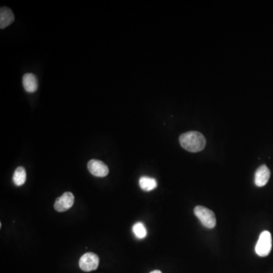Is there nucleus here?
Segmentation results:
<instances>
[{
	"mask_svg": "<svg viewBox=\"0 0 273 273\" xmlns=\"http://www.w3.org/2000/svg\"><path fill=\"white\" fill-rule=\"evenodd\" d=\"M26 170L22 167H18L13 175V182L17 186H22L26 182Z\"/></svg>",
	"mask_w": 273,
	"mask_h": 273,
	"instance_id": "11",
	"label": "nucleus"
},
{
	"mask_svg": "<svg viewBox=\"0 0 273 273\" xmlns=\"http://www.w3.org/2000/svg\"><path fill=\"white\" fill-rule=\"evenodd\" d=\"M270 178V171L266 166L262 165L257 169L255 173L254 182L257 187H263L268 183Z\"/></svg>",
	"mask_w": 273,
	"mask_h": 273,
	"instance_id": "7",
	"label": "nucleus"
},
{
	"mask_svg": "<svg viewBox=\"0 0 273 273\" xmlns=\"http://www.w3.org/2000/svg\"><path fill=\"white\" fill-rule=\"evenodd\" d=\"M99 259L97 255L93 253H86L81 256L79 261V266L84 271L96 270L99 266Z\"/></svg>",
	"mask_w": 273,
	"mask_h": 273,
	"instance_id": "4",
	"label": "nucleus"
},
{
	"mask_svg": "<svg viewBox=\"0 0 273 273\" xmlns=\"http://www.w3.org/2000/svg\"><path fill=\"white\" fill-rule=\"evenodd\" d=\"M194 214L203 226L207 229H213L216 225L215 214L204 206H197L194 209Z\"/></svg>",
	"mask_w": 273,
	"mask_h": 273,
	"instance_id": "2",
	"label": "nucleus"
},
{
	"mask_svg": "<svg viewBox=\"0 0 273 273\" xmlns=\"http://www.w3.org/2000/svg\"><path fill=\"white\" fill-rule=\"evenodd\" d=\"M23 86L25 90L28 93H34L37 90L38 83L35 75L33 74H25L23 77Z\"/></svg>",
	"mask_w": 273,
	"mask_h": 273,
	"instance_id": "9",
	"label": "nucleus"
},
{
	"mask_svg": "<svg viewBox=\"0 0 273 273\" xmlns=\"http://www.w3.org/2000/svg\"><path fill=\"white\" fill-rule=\"evenodd\" d=\"M150 273H162V271H159V270H153V271H152Z\"/></svg>",
	"mask_w": 273,
	"mask_h": 273,
	"instance_id": "13",
	"label": "nucleus"
},
{
	"mask_svg": "<svg viewBox=\"0 0 273 273\" xmlns=\"http://www.w3.org/2000/svg\"><path fill=\"white\" fill-rule=\"evenodd\" d=\"M87 169L93 176L105 177L108 174V168L103 162L97 159H91L87 163Z\"/></svg>",
	"mask_w": 273,
	"mask_h": 273,
	"instance_id": "6",
	"label": "nucleus"
},
{
	"mask_svg": "<svg viewBox=\"0 0 273 273\" xmlns=\"http://www.w3.org/2000/svg\"><path fill=\"white\" fill-rule=\"evenodd\" d=\"M15 21L13 11L7 7H2L0 10V28L4 29Z\"/></svg>",
	"mask_w": 273,
	"mask_h": 273,
	"instance_id": "8",
	"label": "nucleus"
},
{
	"mask_svg": "<svg viewBox=\"0 0 273 273\" xmlns=\"http://www.w3.org/2000/svg\"><path fill=\"white\" fill-rule=\"evenodd\" d=\"M179 141L185 150L191 153L201 151L206 146L204 136L197 131H189L182 134L179 138Z\"/></svg>",
	"mask_w": 273,
	"mask_h": 273,
	"instance_id": "1",
	"label": "nucleus"
},
{
	"mask_svg": "<svg viewBox=\"0 0 273 273\" xmlns=\"http://www.w3.org/2000/svg\"><path fill=\"white\" fill-rule=\"evenodd\" d=\"M75 197L71 192H66L56 200L54 208L57 212H66L73 206Z\"/></svg>",
	"mask_w": 273,
	"mask_h": 273,
	"instance_id": "5",
	"label": "nucleus"
},
{
	"mask_svg": "<svg viewBox=\"0 0 273 273\" xmlns=\"http://www.w3.org/2000/svg\"><path fill=\"white\" fill-rule=\"evenodd\" d=\"M271 250V235L268 231H264L259 235V239L255 247V251L258 256H268Z\"/></svg>",
	"mask_w": 273,
	"mask_h": 273,
	"instance_id": "3",
	"label": "nucleus"
},
{
	"mask_svg": "<svg viewBox=\"0 0 273 273\" xmlns=\"http://www.w3.org/2000/svg\"><path fill=\"white\" fill-rule=\"evenodd\" d=\"M139 185L141 189L144 191H151L157 187L156 179L148 176H143L140 179Z\"/></svg>",
	"mask_w": 273,
	"mask_h": 273,
	"instance_id": "10",
	"label": "nucleus"
},
{
	"mask_svg": "<svg viewBox=\"0 0 273 273\" xmlns=\"http://www.w3.org/2000/svg\"><path fill=\"white\" fill-rule=\"evenodd\" d=\"M133 232L137 238L143 239L147 236V229L142 223H137L133 226Z\"/></svg>",
	"mask_w": 273,
	"mask_h": 273,
	"instance_id": "12",
	"label": "nucleus"
}]
</instances>
